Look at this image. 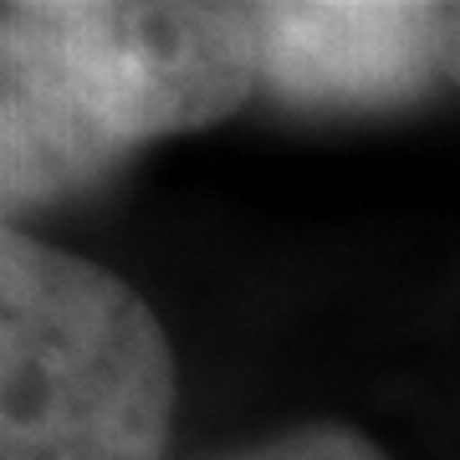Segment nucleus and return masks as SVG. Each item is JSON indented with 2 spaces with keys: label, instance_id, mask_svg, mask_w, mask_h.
Instances as JSON below:
<instances>
[{
  "label": "nucleus",
  "instance_id": "nucleus-2",
  "mask_svg": "<svg viewBox=\"0 0 460 460\" xmlns=\"http://www.w3.org/2000/svg\"><path fill=\"white\" fill-rule=\"evenodd\" d=\"M174 358L113 271L5 226L0 460H164Z\"/></svg>",
  "mask_w": 460,
  "mask_h": 460
},
{
  "label": "nucleus",
  "instance_id": "nucleus-1",
  "mask_svg": "<svg viewBox=\"0 0 460 460\" xmlns=\"http://www.w3.org/2000/svg\"><path fill=\"white\" fill-rule=\"evenodd\" d=\"M261 83L256 5L47 0L0 11L5 210L102 180L128 148L210 128Z\"/></svg>",
  "mask_w": 460,
  "mask_h": 460
},
{
  "label": "nucleus",
  "instance_id": "nucleus-3",
  "mask_svg": "<svg viewBox=\"0 0 460 460\" xmlns=\"http://www.w3.org/2000/svg\"><path fill=\"white\" fill-rule=\"evenodd\" d=\"M456 5L296 0L256 5L261 83L302 108H394L450 83Z\"/></svg>",
  "mask_w": 460,
  "mask_h": 460
},
{
  "label": "nucleus",
  "instance_id": "nucleus-5",
  "mask_svg": "<svg viewBox=\"0 0 460 460\" xmlns=\"http://www.w3.org/2000/svg\"><path fill=\"white\" fill-rule=\"evenodd\" d=\"M450 83L460 87V5H456V21H450Z\"/></svg>",
  "mask_w": 460,
  "mask_h": 460
},
{
  "label": "nucleus",
  "instance_id": "nucleus-4",
  "mask_svg": "<svg viewBox=\"0 0 460 460\" xmlns=\"http://www.w3.org/2000/svg\"><path fill=\"white\" fill-rule=\"evenodd\" d=\"M235 460H384V450L374 440H363L358 429L317 425V429H292L271 445H256Z\"/></svg>",
  "mask_w": 460,
  "mask_h": 460
}]
</instances>
